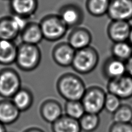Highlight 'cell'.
Listing matches in <instances>:
<instances>
[{
    "mask_svg": "<svg viewBox=\"0 0 132 132\" xmlns=\"http://www.w3.org/2000/svg\"><path fill=\"white\" fill-rule=\"evenodd\" d=\"M57 90L66 101H81L86 87L83 80L78 75L67 74L59 79Z\"/></svg>",
    "mask_w": 132,
    "mask_h": 132,
    "instance_id": "6da1fadb",
    "label": "cell"
},
{
    "mask_svg": "<svg viewBox=\"0 0 132 132\" xmlns=\"http://www.w3.org/2000/svg\"><path fill=\"white\" fill-rule=\"evenodd\" d=\"M99 62V54L95 48L89 46L75 52L71 66L75 72L87 75L93 72Z\"/></svg>",
    "mask_w": 132,
    "mask_h": 132,
    "instance_id": "7a4b0ae2",
    "label": "cell"
},
{
    "mask_svg": "<svg viewBox=\"0 0 132 132\" xmlns=\"http://www.w3.org/2000/svg\"><path fill=\"white\" fill-rule=\"evenodd\" d=\"M107 94L104 90L98 86L86 88L81 100L85 112L99 115L104 108Z\"/></svg>",
    "mask_w": 132,
    "mask_h": 132,
    "instance_id": "3957f363",
    "label": "cell"
},
{
    "mask_svg": "<svg viewBox=\"0 0 132 132\" xmlns=\"http://www.w3.org/2000/svg\"><path fill=\"white\" fill-rule=\"evenodd\" d=\"M107 93L117 96L121 100H128L132 97V77L125 74L117 79L108 80Z\"/></svg>",
    "mask_w": 132,
    "mask_h": 132,
    "instance_id": "277c9868",
    "label": "cell"
},
{
    "mask_svg": "<svg viewBox=\"0 0 132 132\" xmlns=\"http://www.w3.org/2000/svg\"><path fill=\"white\" fill-rule=\"evenodd\" d=\"M21 89L20 77L15 72L6 70L0 74V97L11 99Z\"/></svg>",
    "mask_w": 132,
    "mask_h": 132,
    "instance_id": "5b68a950",
    "label": "cell"
},
{
    "mask_svg": "<svg viewBox=\"0 0 132 132\" xmlns=\"http://www.w3.org/2000/svg\"><path fill=\"white\" fill-rule=\"evenodd\" d=\"M107 15L111 20L132 19V0H111Z\"/></svg>",
    "mask_w": 132,
    "mask_h": 132,
    "instance_id": "8992f818",
    "label": "cell"
},
{
    "mask_svg": "<svg viewBox=\"0 0 132 132\" xmlns=\"http://www.w3.org/2000/svg\"><path fill=\"white\" fill-rule=\"evenodd\" d=\"M41 29L46 38L51 40H57L64 36L68 27L60 17H52L42 23Z\"/></svg>",
    "mask_w": 132,
    "mask_h": 132,
    "instance_id": "52a82bcc",
    "label": "cell"
},
{
    "mask_svg": "<svg viewBox=\"0 0 132 132\" xmlns=\"http://www.w3.org/2000/svg\"><path fill=\"white\" fill-rule=\"evenodd\" d=\"M131 27L128 21L111 20L107 29L108 38L113 43L128 41Z\"/></svg>",
    "mask_w": 132,
    "mask_h": 132,
    "instance_id": "ba28073f",
    "label": "cell"
},
{
    "mask_svg": "<svg viewBox=\"0 0 132 132\" xmlns=\"http://www.w3.org/2000/svg\"><path fill=\"white\" fill-rule=\"evenodd\" d=\"M39 112L45 121L52 124L63 115V109L57 101L48 99L41 104Z\"/></svg>",
    "mask_w": 132,
    "mask_h": 132,
    "instance_id": "9c48e42d",
    "label": "cell"
},
{
    "mask_svg": "<svg viewBox=\"0 0 132 132\" xmlns=\"http://www.w3.org/2000/svg\"><path fill=\"white\" fill-rule=\"evenodd\" d=\"M92 35L89 30L84 27H75L68 37V44L75 51L90 46Z\"/></svg>",
    "mask_w": 132,
    "mask_h": 132,
    "instance_id": "30bf717a",
    "label": "cell"
},
{
    "mask_svg": "<svg viewBox=\"0 0 132 132\" xmlns=\"http://www.w3.org/2000/svg\"><path fill=\"white\" fill-rule=\"evenodd\" d=\"M16 58L23 69H31L35 67L38 60V51L33 45L26 44L20 47Z\"/></svg>",
    "mask_w": 132,
    "mask_h": 132,
    "instance_id": "8fae6325",
    "label": "cell"
},
{
    "mask_svg": "<svg viewBox=\"0 0 132 132\" xmlns=\"http://www.w3.org/2000/svg\"><path fill=\"white\" fill-rule=\"evenodd\" d=\"M60 18L67 27H77L83 22L84 13L78 5H68L62 9Z\"/></svg>",
    "mask_w": 132,
    "mask_h": 132,
    "instance_id": "7c38bea8",
    "label": "cell"
},
{
    "mask_svg": "<svg viewBox=\"0 0 132 132\" xmlns=\"http://www.w3.org/2000/svg\"><path fill=\"white\" fill-rule=\"evenodd\" d=\"M102 71L108 80L117 79L127 74L126 62L112 56L103 63Z\"/></svg>",
    "mask_w": 132,
    "mask_h": 132,
    "instance_id": "4fadbf2b",
    "label": "cell"
},
{
    "mask_svg": "<svg viewBox=\"0 0 132 132\" xmlns=\"http://www.w3.org/2000/svg\"><path fill=\"white\" fill-rule=\"evenodd\" d=\"M20 113L11 99L0 101V122L5 126L15 123L19 118Z\"/></svg>",
    "mask_w": 132,
    "mask_h": 132,
    "instance_id": "5bb4252c",
    "label": "cell"
},
{
    "mask_svg": "<svg viewBox=\"0 0 132 132\" xmlns=\"http://www.w3.org/2000/svg\"><path fill=\"white\" fill-rule=\"evenodd\" d=\"M76 51L68 43L59 45L54 53L55 60L59 65L62 67L71 66Z\"/></svg>",
    "mask_w": 132,
    "mask_h": 132,
    "instance_id": "9a60e30c",
    "label": "cell"
},
{
    "mask_svg": "<svg viewBox=\"0 0 132 132\" xmlns=\"http://www.w3.org/2000/svg\"><path fill=\"white\" fill-rule=\"evenodd\" d=\"M52 132H81L79 121L66 115H63L59 119L51 124Z\"/></svg>",
    "mask_w": 132,
    "mask_h": 132,
    "instance_id": "2e32d148",
    "label": "cell"
},
{
    "mask_svg": "<svg viewBox=\"0 0 132 132\" xmlns=\"http://www.w3.org/2000/svg\"><path fill=\"white\" fill-rule=\"evenodd\" d=\"M11 100L20 112H23L27 111L32 107L34 97L29 90L21 88Z\"/></svg>",
    "mask_w": 132,
    "mask_h": 132,
    "instance_id": "e0dca14e",
    "label": "cell"
},
{
    "mask_svg": "<svg viewBox=\"0 0 132 132\" xmlns=\"http://www.w3.org/2000/svg\"><path fill=\"white\" fill-rule=\"evenodd\" d=\"M111 0H86V9L94 17H101L107 14Z\"/></svg>",
    "mask_w": 132,
    "mask_h": 132,
    "instance_id": "ac0fdd59",
    "label": "cell"
},
{
    "mask_svg": "<svg viewBox=\"0 0 132 132\" xmlns=\"http://www.w3.org/2000/svg\"><path fill=\"white\" fill-rule=\"evenodd\" d=\"M111 51L112 57L126 62L132 55V46L128 41L114 43Z\"/></svg>",
    "mask_w": 132,
    "mask_h": 132,
    "instance_id": "d6986e66",
    "label": "cell"
},
{
    "mask_svg": "<svg viewBox=\"0 0 132 132\" xmlns=\"http://www.w3.org/2000/svg\"><path fill=\"white\" fill-rule=\"evenodd\" d=\"M17 51L10 40L0 39V62L10 63L15 60Z\"/></svg>",
    "mask_w": 132,
    "mask_h": 132,
    "instance_id": "ffe728a7",
    "label": "cell"
},
{
    "mask_svg": "<svg viewBox=\"0 0 132 132\" xmlns=\"http://www.w3.org/2000/svg\"><path fill=\"white\" fill-rule=\"evenodd\" d=\"M78 121L82 131L93 132L100 125V118L98 114L86 112Z\"/></svg>",
    "mask_w": 132,
    "mask_h": 132,
    "instance_id": "44dd1931",
    "label": "cell"
},
{
    "mask_svg": "<svg viewBox=\"0 0 132 132\" xmlns=\"http://www.w3.org/2000/svg\"><path fill=\"white\" fill-rule=\"evenodd\" d=\"M64 110L65 115L78 121H79L86 113L81 101H66Z\"/></svg>",
    "mask_w": 132,
    "mask_h": 132,
    "instance_id": "7402d4cb",
    "label": "cell"
},
{
    "mask_svg": "<svg viewBox=\"0 0 132 132\" xmlns=\"http://www.w3.org/2000/svg\"><path fill=\"white\" fill-rule=\"evenodd\" d=\"M112 120L117 123H131L132 121V107L128 104H121L112 114Z\"/></svg>",
    "mask_w": 132,
    "mask_h": 132,
    "instance_id": "603a6c76",
    "label": "cell"
},
{
    "mask_svg": "<svg viewBox=\"0 0 132 132\" xmlns=\"http://www.w3.org/2000/svg\"><path fill=\"white\" fill-rule=\"evenodd\" d=\"M42 37L41 27L34 25L27 28L23 34V38L26 44L34 46L41 41Z\"/></svg>",
    "mask_w": 132,
    "mask_h": 132,
    "instance_id": "cb8c5ba5",
    "label": "cell"
},
{
    "mask_svg": "<svg viewBox=\"0 0 132 132\" xmlns=\"http://www.w3.org/2000/svg\"><path fill=\"white\" fill-rule=\"evenodd\" d=\"M12 6L18 15H27L34 9L35 1L34 0H12Z\"/></svg>",
    "mask_w": 132,
    "mask_h": 132,
    "instance_id": "d4e9b609",
    "label": "cell"
},
{
    "mask_svg": "<svg viewBox=\"0 0 132 132\" xmlns=\"http://www.w3.org/2000/svg\"><path fill=\"white\" fill-rule=\"evenodd\" d=\"M18 31L12 23L11 19L0 22V39L10 40L16 36Z\"/></svg>",
    "mask_w": 132,
    "mask_h": 132,
    "instance_id": "484cf974",
    "label": "cell"
},
{
    "mask_svg": "<svg viewBox=\"0 0 132 132\" xmlns=\"http://www.w3.org/2000/svg\"><path fill=\"white\" fill-rule=\"evenodd\" d=\"M121 100L112 94L108 93L106 96L104 108L106 111L113 114L121 105Z\"/></svg>",
    "mask_w": 132,
    "mask_h": 132,
    "instance_id": "4316f807",
    "label": "cell"
},
{
    "mask_svg": "<svg viewBox=\"0 0 132 132\" xmlns=\"http://www.w3.org/2000/svg\"><path fill=\"white\" fill-rule=\"evenodd\" d=\"M109 132H132V123L113 122L110 127Z\"/></svg>",
    "mask_w": 132,
    "mask_h": 132,
    "instance_id": "83f0119b",
    "label": "cell"
},
{
    "mask_svg": "<svg viewBox=\"0 0 132 132\" xmlns=\"http://www.w3.org/2000/svg\"><path fill=\"white\" fill-rule=\"evenodd\" d=\"M10 19L18 32H19L23 29H24L26 26V21L20 15H15Z\"/></svg>",
    "mask_w": 132,
    "mask_h": 132,
    "instance_id": "f1b7e54d",
    "label": "cell"
},
{
    "mask_svg": "<svg viewBox=\"0 0 132 132\" xmlns=\"http://www.w3.org/2000/svg\"><path fill=\"white\" fill-rule=\"evenodd\" d=\"M127 74L132 77V55L130 58L126 62Z\"/></svg>",
    "mask_w": 132,
    "mask_h": 132,
    "instance_id": "f546056e",
    "label": "cell"
},
{
    "mask_svg": "<svg viewBox=\"0 0 132 132\" xmlns=\"http://www.w3.org/2000/svg\"><path fill=\"white\" fill-rule=\"evenodd\" d=\"M24 132H45L41 129L38 128H31L26 130Z\"/></svg>",
    "mask_w": 132,
    "mask_h": 132,
    "instance_id": "4dcf8cb0",
    "label": "cell"
},
{
    "mask_svg": "<svg viewBox=\"0 0 132 132\" xmlns=\"http://www.w3.org/2000/svg\"><path fill=\"white\" fill-rule=\"evenodd\" d=\"M128 41L132 46V26H131V27L130 33H129V38H128Z\"/></svg>",
    "mask_w": 132,
    "mask_h": 132,
    "instance_id": "1f68e13d",
    "label": "cell"
},
{
    "mask_svg": "<svg viewBox=\"0 0 132 132\" xmlns=\"http://www.w3.org/2000/svg\"><path fill=\"white\" fill-rule=\"evenodd\" d=\"M0 132H6L5 126L0 122Z\"/></svg>",
    "mask_w": 132,
    "mask_h": 132,
    "instance_id": "d6a6232c",
    "label": "cell"
}]
</instances>
